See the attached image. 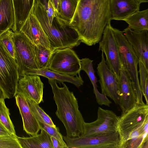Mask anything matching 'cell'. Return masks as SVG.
Wrapping results in <instances>:
<instances>
[{
    "instance_id": "6da1fadb",
    "label": "cell",
    "mask_w": 148,
    "mask_h": 148,
    "mask_svg": "<svg viewBox=\"0 0 148 148\" xmlns=\"http://www.w3.org/2000/svg\"><path fill=\"white\" fill-rule=\"evenodd\" d=\"M110 0H79L70 22L81 42L89 46L101 40L103 31L111 21Z\"/></svg>"
},
{
    "instance_id": "7a4b0ae2",
    "label": "cell",
    "mask_w": 148,
    "mask_h": 148,
    "mask_svg": "<svg viewBox=\"0 0 148 148\" xmlns=\"http://www.w3.org/2000/svg\"><path fill=\"white\" fill-rule=\"evenodd\" d=\"M48 79L57 107L56 114L65 128L66 136H79L84 132L85 122L79 110L77 99L64 83H62V87H60L56 80Z\"/></svg>"
},
{
    "instance_id": "3957f363",
    "label": "cell",
    "mask_w": 148,
    "mask_h": 148,
    "mask_svg": "<svg viewBox=\"0 0 148 148\" xmlns=\"http://www.w3.org/2000/svg\"><path fill=\"white\" fill-rule=\"evenodd\" d=\"M32 11L47 37L52 52L56 49L72 48L79 45L81 42L78 34L70 22L56 16L50 25L44 8L35 1Z\"/></svg>"
},
{
    "instance_id": "277c9868",
    "label": "cell",
    "mask_w": 148,
    "mask_h": 148,
    "mask_svg": "<svg viewBox=\"0 0 148 148\" xmlns=\"http://www.w3.org/2000/svg\"><path fill=\"white\" fill-rule=\"evenodd\" d=\"M117 42L121 62L130 78L137 98V104H144L143 94L139 85L138 65L139 59L122 31L112 27Z\"/></svg>"
},
{
    "instance_id": "5b68a950",
    "label": "cell",
    "mask_w": 148,
    "mask_h": 148,
    "mask_svg": "<svg viewBox=\"0 0 148 148\" xmlns=\"http://www.w3.org/2000/svg\"><path fill=\"white\" fill-rule=\"evenodd\" d=\"M19 77L15 59L0 41V86L4 92L5 99L15 96Z\"/></svg>"
},
{
    "instance_id": "8992f818",
    "label": "cell",
    "mask_w": 148,
    "mask_h": 148,
    "mask_svg": "<svg viewBox=\"0 0 148 148\" xmlns=\"http://www.w3.org/2000/svg\"><path fill=\"white\" fill-rule=\"evenodd\" d=\"M13 39L19 77L25 75V72L28 69H38L35 45L20 32H14Z\"/></svg>"
},
{
    "instance_id": "52a82bcc",
    "label": "cell",
    "mask_w": 148,
    "mask_h": 148,
    "mask_svg": "<svg viewBox=\"0 0 148 148\" xmlns=\"http://www.w3.org/2000/svg\"><path fill=\"white\" fill-rule=\"evenodd\" d=\"M48 69L62 74L76 76L80 75V60L71 48L56 49L52 53Z\"/></svg>"
},
{
    "instance_id": "ba28073f",
    "label": "cell",
    "mask_w": 148,
    "mask_h": 148,
    "mask_svg": "<svg viewBox=\"0 0 148 148\" xmlns=\"http://www.w3.org/2000/svg\"><path fill=\"white\" fill-rule=\"evenodd\" d=\"M148 120V105L137 104L132 109L122 114L118 123L117 132L120 139V147L132 132Z\"/></svg>"
},
{
    "instance_id": "9c48e42d",
    "label": "cell",
    "mask_w": 148,
    "mask_h": 148,
    "mask_svg": "<svg viewBox=\"0 0 148 148\" xmlns=\"http://www.w3.org/2000/svg\"><path fill=\"white\" fill-rule=\"evenodd\" d=\"M68 148H120V139L117 132L89 137L70 138L63 136Z\"/></svg>"
},
{
    "instance_id": "30bf717a",
    "label": "cell",
    "mask_w": 148,
    "mask_h": 148,
    "mask_svg": "<svg viewBox=\"0 0 148 148\" xmlns=\"http://www.w3.org/2000/svg\"><path fill=\"white\" fill-rule=\"evenodd\" d=\"M110 21L105 27L102 39L99 42V50L103 52L106 62L109 69L119 79L121 68V60L118 47Z\"/></svg>"
},
{
    "instance_id": "8fae6325",
    "label": "cell",
    "mask_w": 148,
    "mask_h": 148,
    "mask_svg": "<svg viewBox=\"0 0 148 148\" xmlns=\"http://www.w3.org/2000/svg\"><path fill=\"white\" fill-rule=\"evenodd\" d=\"M97 114V119L95 121L90 123L84 122V132L80 136L89 137L117 132L119 116L112 111L99 107Z\"/></svg>"
},
{
    "instance_id": "7c38bea8",
    "label": "cell",
    "mask_w": 148,
    "mask_h": 148,
    "mask_svg": "<svg viewBox=\"0 0 148 148\" xmlns=\"http://www.w3.org/2000/svg\"><path fill=\"white\" fill-rule=\"evenodd\" d=\"M104 54L102 52L101 60L97 67L101 93L111 98L116 104L119 105L117 80L114 73L107 65Z\"/></svg>"
},
{
    "instance_id": "4fadbf2b",
    "label": "cell",
    "mask_w": 148,
    "mask_h": 148,
    "mask_svg": "<svg viewBox=\"0 0 148 148\" xmlns=\"http://www.w3.org/2000/svg\"><path fill=\"white\" fill-rule=\"evenodd\" d=\"M119 106L122 114L126 112L137 104V98L131 80L121 62L119 76L117 80Z\"/></svg>"
},
{
    "instance_id": "5bb4252c",
    "label": "cell",
    "mask_w": 148,
    "mask_h": 148,
    "mask_svg": "<svg viewBox=\"0 0 148 148\" xmlns=\"http://www.w3.org/2000/svg\"><path fill=\"white\" fill-rule=\"evenodd\" d=\"M44 87L43 83L39 75H26L19 77L16 93L21 94L25 98L39 104L43 101Z\"/></svg>"
},
{
    "instance_id": "9a60e30c",
    "label": "cell",
    "mask_w": 148,
    "mask_h": 148,
    "mask_svg": "<svg viewBox=\"0 0 148 148\" xmlns=\"http://www.w3.org/2000/svg\"><path fill=\"white\" fill-rule=\"evenodd\" d=\"M139 60L148 71V30L138 32L128 27L122 31Z\"/></svg>"
},
{
    "instance_id": "2e32d148",
    "label": "cell",
    "mask_w": 148,
    "mask_h": 148,
    "mask_svg": "<svg viewBox=\"0 0 148 148\" xmlns=\"http://www.w3.org/2000/svg\"><path fill=\"white\" fill-rule=\"evenodd\" d=\"M35 46H42L50 49L47 37L32 10L20 31Z\"/></svg>"
},
{
    "instance_id": "e0dca14e",
    "label": "cell",
    "mask_w": 148,
    "mask_h": 148,
    "mask_svg": "<svg viewBox=\"0 0 148 148\" xmlns=\"http://www.w3.org/2000/svg\"><path fill=\"white\" fill-rule=\"evenodd\" d=\"M15 99L22 117L24 130L32 136L38 134L41 129L40 127L30 110L26 99L19 93L16 94Z\"/></svg>"
},
{
    "instance_id": "ac0fdd59",
    "label": "cell",
    "mask_w": 148,
    "mask_h": 148,
    "mask_svg": "<svg viewBox=\"0 0 148 148\" xmlns=\"http://www.w3.org/2000/svg\"><path fill=\"white\" fill-rule=\"evenodd\" d=\"M140 4L136 0H110L111 20H123L139 11Z\"/></svg>"
},
{
    "instance_id": "d6986e66",
    "label": "cell",
    "mask_w": 148,
    "mask_h": 148,
    "mask_svg": "<svg viewBox=\"0 0 148 148\" xmlns=\"http://www.w3.org/2000/svg\"><path fill=\"white\" fill-rule=\"evenodd\" d=\"M25 75H40L48 79L55 80L62 84L64 82H68L73 84L77 88L84 83L80 75L76 76H69L51 71L47 68L28 69L25 72Z\"/></svg>"
},
{
    "instance_id": "ffe728a7",
    "label": "cell",
    "mask_w": 148,
    "mask_h": 148,
    "mask_svg": "<svg viewBox=\"0 0 148 148\" xmlns=\"http://www.w3.org/2000/svg\"><path fill=\"white\" fill-rule=\"evenodd\" d=\"M15 31V19L12 0H0V35L7 30Z\"/></svg>"
},
{
    "instance_id": "44dd1931",
    "label": "cell",
    "mask_w": 148,
    "mask_h": 148,
    "mask_svg": "<svg viewBox=\"0 0 148 148\" xmlns=\"http://www.w3.org/2000/svg\"><path fill=\"white\" fill-rule=\"evenodd\" d=\"M148 148V120L131 133L120 148Z\"/></svg>"
},
{
    "instance_id": "7402d4cb",
    "label": "cell",
    "mask_w": 148,
    "mask_h": 148,
    "mask_svg": "<svg viewBox=\"0 0 148 148\" xmlns=\"http://www.w3.org/2000/svg\"><path fill=\"white\" fill-rule=\"evenodd\" d=\"M39 134L29 137L16 138L21 148H53L51 136L44 129L41 128Z\"/></svg>"
},
{
    "instance_id": "603a6c76",
    "label": "cell",
    "mask_w": 148,
    "mask_h": 148,
    "mask_svg": "<svg viewBox=\"0 0 148 148\" xmlns=\"http://www.w3.org/2000/svg\"><path fill=\"white\" fill-rule=\"evenodd\" d=\"M15 19V31L18 32L29 15L34 0H12Z\"/></svg>"
},
{
    "instance_id": "cb8c5ba5",
    "label": "cell",
    "mask_w": 148,
    "mask_h": 148,
    "mask_svg": "<svg viewBox=\"0 0 148 148\" xmlns=\"http://www.w3.org/2000/svg\"><path fill=\"white\" fill-rule=\"evenodd\" d=\"M80 61L81 70L86 73L91 82L97 103L100 105L105 104L107 102L108 98L98 90L97 84V80L93 66V60L88 58H85L80 60Z\"/></svg>"
},
{
    "instance_id": "d4e9b609",
    "label": "cell",
    "mask_w": 148,
    "mask_h": 148,
    "mask_svg": "<svg viewBox=\"0 0 148 148\" xmlns=\"http://www.w3.org/2000/svg\"><path fill=\"white\" fill-rule=\"evenodd\" d=\"M132 30L140 32L148 30V9L138 11L123 20Z\"/></svg>"
},
{
    "instance_id": "484cf974",
    "label": "cell",
    "mask_w": 148,
    "mask_h": 148,
    "mask_svg": "<svg viewBox=\"0 0 148 148\" xmlns=\"http://www.w3.org/2000/svg\"><path fill=\"white\" fill-rule=\"evenodd\" d=\"M79 0H60V12L56 15L70 22L76 9Z\"/></svg>"
},
{
    "instance_id": "4316f807",
    "label": "cell",
    "mask_w": 148,
    "mask_h": 148,
    "mask_svg": "<svg viewBox=\"0 0 148 148\" xmlns=\"http://www.w3.org/2000/svg\"><path fill=\"white\" fill-rule=\"evenodd\" d=\"M25 99L30 110L38 122L45 123L52 127H56L51 118L39 106V104L31 99Z\"/></svg>"
},
{
    "instance_id": "83f0119b",
    "label": "cell",
    "mask_w": 148,
    "mask_h": 148,
    "mask_svg": "<svg viewBox=\"0 0 148 148\" xmlns=\"http://www.w3.org/2000/svg\"><path fill=\"white\" fill-rule=\"evenodd\" d=\"M36 61L39 69L47 68L53 52L51 50L42 46H35Z\"/></svg>"
},
{
    "instance_id": "f1b7e54d",
    "label": "cell",
    "mask_w": 148,
    "mask_h": 148,
    "mask_svg": "<svg viewBox=\"0 0 148 148\" xmlns=\"http://www.w3.org/2000/svg\"><path fill=\"white\" fill-rule=\"evenodd\" d=\"M3 99L0 101V122L13 135L16 136L14 126L10 117L9 109L6 106Z\"/></svg>"
},
{
    "instance_id": "f546056e",
    "label": "cell",
    "mask_w": 148,
    "mask_h": 148,
    "mask_svg": "<svg viewBox=\"0 0 148 148\" xmlns=\"http://www.w3.org/2000/svg\"><path fill=\"white\" fill-rule=\"evenodd\" d=\"M14 32L10 29L0 35V41L7 51L15 60V54L13 40Z\"/></svg>"
},
{
    "instance_id": "4dcf8cb0",
    "label": "cell",
    "mask_w": 148,
    "mask_h": 148,
    "mask_svg": "<svg viewBox=\"0 0 148 148\" xmlns=\"http://www.w3.org/2000/svg\"><path fill=\"white\" fill-rule=\"evenodd\" d=\"M140 81L139 85L143 95L145 97V90L148 87V71L143 62L140 60L138 63Z\"/></svg>"
},
{
    "instance_id": "1f68e13d",
    "label": "cell",
    "mask_w": 148,
    "mask_h": 148,
    "mask_svg": "<svg viewBox=\"0 0 148 148\" xmlns=\"http://www.w3.org/2000/svg\"><path fill=\"white\" fill-rule=\"evenodd\" d=\"M40 128L45 130L51 136H53L59 140L63 144L67 145L64 141L63 136L60 133L59 128L53 127L45 123L38 122Z\"/></svg>"
},
{
    "instance_id": "d6a6232c",
    "label": "cell",
    "mask_w": 148,
    "mask_h": 148,
    "mask_svg": "<svg viewBox=\"0 0 148 148\" xmlns=\"http://www.w3.org/2000/svg\"><path fill=\"white\" fill-rule=\"evenodd\" d=\"M16 136H0V148H21Z\"/></svg>"
},
{
    "instance_id": "836d02e7",
    "label": "cell",
    "mask_w": 148,
    "mask_h": 148,
    "mask_svg": "<svg viewBox=\"0 0 148 148\" xmlns=\"http://www.w3.org/2000/svg\"><path fill=\"white\" fill-rule=\"evenodd\" d=\"M46 11L49 23L51 25L53 19L56 16V12L53 4L50 0L48 2Z\"/></svg>"
},
{
    "instance_id": "e575fe53",
    "label": "cell",
    "mask_w": 148,
    "mask_h": 148,
    "mask_svg": "<svg viewBox=\"0 0 148 148\" xmlns=\"http://www.w3.org/2000/svg\"><path fill=\"white\" fill-rule=\"evenodd\" d=\"M51 139L53 148H68L67 145L63 144L55 137L51 136Z\"/></svg>"
},
{
    "instance_id": "d590c367",
    "label": "cell",
    "mask_w": 148,
    "mask_h": 148,
    "mask_svg": "<svg viewBox=\"0 0 148 148\" xmlns=\"http://www.w3.org/2000/svg\"><path fill=\"white\" fill-rule=\"evenodd\" d=\"M0 136H14L12 134L6 127L0 122Z\"/></svg>"
},
{
    "instance_id": "8d00e7d4",
    "label": "cell",
    "mask_w": 148,
    "mask_h": 148,
    "mask_svg": "<svg viewBox=\"0 0 148 148\" xmlns=\"http://www.w3.org/2000/svg\"><path fill=\"white\" fill-rule=\"evenodd\" d=\"M53 4L56 12V15L59 14L60 12V0H50Z\"/></svg>"
},
{
    "instance_id": "74e56055",
    "label": "cell",
    "mask_w": 148,
    "mask_h": 148,
    "mask_svg": "<svg viewBox=\"0 0 148 148\" xmlns=\"http://www.w3.org/2000/svg\"><path fill=\"white\" fill-rule=\"evenodd\" d=\"M49 1V0H34V1L38 2L41 4L44 7L45 10H46Z\"/></svg>"
},
{
    "instance_id": "f35d334b",
    "label": "cell",
    "mask_w": 148,
    "mask_h": 148,
    "mask_svg": "<svg viewBox=\"0 0 148 148\" xmlns=\"http://www.w3.org/2000/svg\"><path fill=\"white\" fill-rule=\"evenodd\" d=\"M5 99L4 92L0 86V101L3 99Z\"/></svg>"
},
{
    "instance_id": "ab89813d",
    "label": "cell",
    "mask_w": 148,
    "mask_h": 148,
    "mask_svg": "<svg viewBox=\"0 0 148 148\" xmlns=\"http://www.w3.org/2000/svg\"><path fill=\"white\" fill-rule=\"evenodd\" d=\"M140 3H142L148 2V0H136Z\"/></svg>"
}]
</instances>
